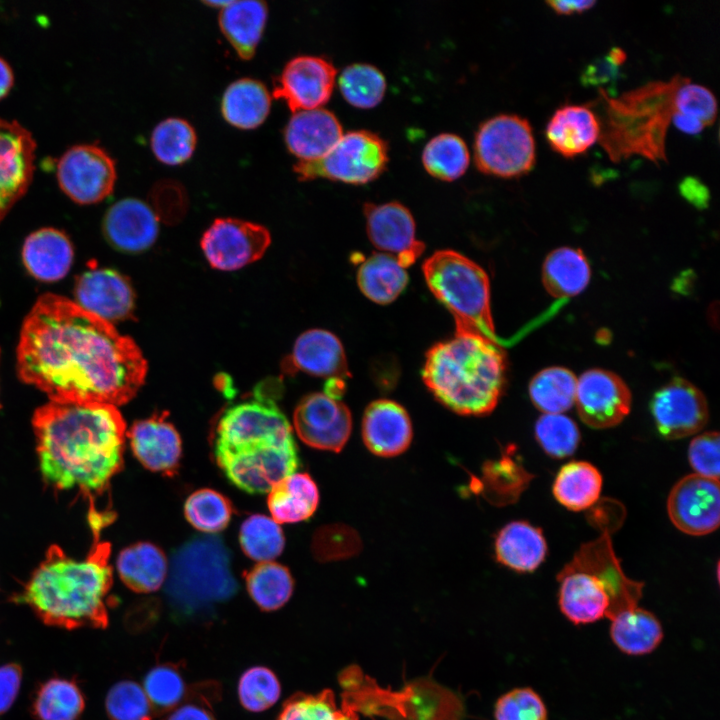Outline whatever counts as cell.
<instances>
[{"mask_svg": "<svg viewBox=\"0 0 720 720\" xmlns=\"http://www.w3.org/2000/svg\"><path fill=\"white\" fill-rule=\"evenodd\" d=\"M147 370L130 337L65 297L42 295L23 322L18 375L50 401L118 407L136 395Z\"/></svg>", "mask_w": 720, "mask_h": 720, "instance_id": "1", "label": "cell"}, {"mask_svg": "<svg viewBox=\"0 0 720 720\" xmlns=\"http://www.w3.org/2000/svg\"><path fill=\"white\" fill-rule=\"evenodd\" d=\"M32 426L43 480L56 491L77 489L92 506L123 466L120 411L105 403L49 401L34 412Z\"/></svg>", "mask_w": 720, "mask_h": 720, "instance_id": "2", "label": "cell"}, {"mask_svg": "<svg viewBox=\"0 0 720 720\" xmlns=\"http://www.w3.org/2000/svg\"><path fill=\"white\" fill-rule=\"evenodd\" d=\"M213 449L225 476L252 494L268 493L299 465L289 421L264 396L224 411L216 425Z\"/></svg>", "mask_w": 720, "mask_h": 720, "instance_id": "3", "label": "cell"}, {"mask_svg": "<svg viewBox=\"0 0 720 720\" xmlns=\"http://www.w3.org/2000/svg\"><path fill=\"white\" fill-rule=\"evenodd\" d=\"M110 544L95 543L86 558L69 557L51 545L26 583L19 600L46 625L65 628H106L107 596L113 573Z\"/></svg>", "mask_w": 720, "mask_h": 720, "instance_id": "4", "label": "cell"}, {"mask_svg": "<svg viewBox=\"0 0 720 720\" xmlns=\"http://www.w3.org/2000/svg\"><path fill=\"white\" fill-rule=\"evenodd\" d=\"M506 372V355L498 342L455 331L427 351L422 379L445 407L461 415L483 416L497 406Z\"/></svg>", "mask_w": 720, "mask_h": 720, "instance_id": "5", "label": "cell"}, {"mask_svg": "<svg viewBox=\"0 0 720 720\" xmlns=\"http://www.w3.org/2000/svg\"><path fill=\"white\" fill-rule=\"evenodd\" d=\"M687 77L651 81L610 97L598 89L602 103L599 144L614 163L638 155L656 164L667 162L665 141L675 113V95Z\"/></svg>", "mask_w": 720, "mask_h": 720, "instance_id": "6", "label": "cell"}, {"mask_svg": "<svg viewBox=\"0 0 720 720\" xmlns=\"http://www.w3.org/2000/svg\"><path fill=\"white\" fill-rule=\"evenodd\" d=\"M165 581L168 603L182 617L208 612L238 591L230 550L214 534L193 537L179 546L168 563Z\"/></svg>", "mask_w": 720, "mask_h": 720, "instance_id": "7", "label": "cell"}, {"mask_svg": "<svg viewBox=\"0 0 720 720\" xmlns=\"http://www.w3.org/2000/svg\"><path fill=\"white\" fill-rule=\"evenodd\" d=\"M426 284L455 320L456 330L498 342L490 309L486 271L453 250H439L423 264Z\"/></svg>", "mask_w": 720, "mask_h": 720, "instance_id": "8", "label": "cell"}, {"mask_svg": "<svg viewBox=\"0 0 720 720\" xmlns=\"http://www.w3.org/2000/svg\"><path fill=\"white\" fill-rule=\"evenodd\" d=\"M558 580L560 611L574 625L592 624L636 606L643 586L625 577L616 559L608 568H593L574 559Z\"/></svg>", "mask_w": 720, "mask_h": 720, "instance_id": "9", "label": "cell"}, {"mask_svg": "<svg viewBox=\"0 0 720 720\" xmlns=\"http://www.w3.org/2000/svg\"><path fill=\"white\" fill-rule=\"evenodd\" d=\"M474 158L485 174L518 178L535 166L536 147L530 122L516 114L483 121L475 134Z\"/></svg>", "mask_w": 720, "mask_h": 720, "instance_id": "10", "label": "cell"}, {"mask_svg": "<svg viewBox=\"0 0 720 720\" xmlns=\"http://www.w3.org/2000/svg\"><path fill=\"white\" fill-rule=\"evenodd\" d=\"M388 161L387 143L368 130L349 131L334 147L314 161H298L293 170L300 180L318 177L364 184L378 177Z\"/></svg>", "mask_w": 720, "mask_h": 720, "instance_id": "11", "label": "cell"}, {"mask_svg": "<svg viewBox=\"0 0 720 720\" xmlns=\"http://www.w3.org/2000/svg\"><path fill=\"white\" fill-rule=\"evenodd\" d=\"M57 180L62 191L73 201L98 203L114 189L115 161L97 145H75L60 157Z\"/></svg>", "mask_w": 720, "mask_h": 720, "instance_id": "12", "label": "cell"}, {"mask_svg": "<svg viewBox=\"0 0 720 720\" xmlns=\"http://www.w3.org/2000/svg\"><path fill=\"white\" fill-rule=\"evenodd\" d=\"M270 243L269 231L260 224L218 218L203 234L201 248L213 268L234 271L260 259Z\"/></svg>", "mask_w": 720, "mask_h": 720, "instance_id": "13", "label": "cell"}, {"mask_svg": "<svg viewBox=\"0 0 720 720\" xmlns=\"http://www.w3.org/2000/svg\"><path fill=\"white\" fill-rule=\"evenodd\" d=\"M650 408L657 430L670 440L701 431L709 418L702 391L680 377L673 378L654 393Z\"/></svg>", "mask_w": 720, "mask_h": 720, "instance_id": "14", "label": "cell"}, {"mask_svg": "<svg viewBox=\"0 0 720 720\" xmlns=\"http://www.w3.org/2000/svg\"><path fill=\"white\" fill-rule=\"evenodd\" d=\"M667 512L674 526L685 534L712 533L720 523L719 480L696 473L684 476L669 493Z\"/></svg>", "mask_w": 720, "mask_h": 720, "instance_id": "15", "label": "cell"}, {"mask_svg": "<svg viewBox=\"0 0 720 720\" xmlns=\"http://www.w3.org/2000/svg\"><path fill=\"white\" fill-rule=\"evenodd\" d=\"M631 402L628 386L611 371L590 369L577 379V412L582 422L591 428L618 425L629 414Z\"/></svg>", "mask_w": 720, "mask_h": 720, "instance_id": "16", "label": "cell"}, {"mask_svg": "<svg viewBox=\"0 0 720 720\" xmlns=\"http://www.w3.org/2000/svg\"><path fill=\"white\" fill-rule=\"evenodd\" d=\"M293 424L298 437L308 446L339 452L350 437L352 416L343 402L316 392L298 403Z\"/></svg>", "mask_w": 720, "mask_h": 720, "instance_id": "17", "label": "cell"}, {"mask_svg": "<svg viewBox=\"0 0 720 720\" xmlns=\"http://www.w3.org/2000/svg\"><path fill=\"white\" fill-rule=\"evenodd\" d=\"M336 69L322 57L301 55L286 63L274 82L273 95L293 111L320 108L332 94Z\"/></svg>", "mask_w": 720, "mask_h": 720, "instance_id": "18", "label": "cell"}, {"mask_svg": "<svg viewBox=\"0 0 720 720\" xmlns=\"http://www.w3.org/2000/svg\"><path fill=\"white\" fill-rule=\"evenodd\" d=\"M363 211L368 237L377 249L394 256L404 268L421 256L425 245L416 239L415 221L406 206L397 201L365 203Z\"/></svg>", "mask_w": 720, "mask_h": 720, "instance_id": "19", "label": "cell"}, {"mask_svg": "<svg viewBox=\"0 0 720 720\" xmlns=\"http://www.w3.org/2000/svg\"><path fill=\"white\" fill-rule=\"evenodd\" d=\"M35 149L26 128L17 121L0 119V221L32 181Z\"/></svg>", "mask_w": 720, "mask_h": 720, "instance_id": "20", "label": "cell"}, {"mask_svg": "<svg viewBox=\"0 0 720 720\" xmlns=\"http://www.w3.org/2000/svg\"><path fill=\"white\" fill-rule=\"evenodd\" d=\"M76 304L110 322L132 317L135 295L129 280L111 269H92L75 283Z\"/></svg>", "mask_w": 720, "mask_h": 720, "instance_id": "21", "label": "cell"}, {"mask_svg": "<svg viewBox=\"0 0 720 720\" xmlns=\"http://www.w3.org/2000/svg\"><path fill=\"white\" fill-rule=\"evenodd\" d=\"M282 370L291 375L302 371L328 379L344 380L350 376L341 341L324 329H310L302 333L295 341L291 354L283 361Z\"/></svg>", "mask_w": 720, "mask_h": 720, "instance_id": "22", "label": "cell"}, {"mask_svg": "<svg viewBox=\"0 0 720 720\" xmlns=\"http://www.w3.org/2000/svg\"><path fill=\"white\" fill-rule=\"evenodd\" d=\"M367 449L381 457L397 456L408 449L413 437L410 417L403 406L389 399L371 402L361 426Z\"/></svg>", "mask_w": 720, "mask_h": 720, "instance_id": "23", "label": "cell"}, {"mask_svg": "<svg viewBox=\"0 0 720 720\" xmlns=\"http://www.w3.org/2000/svg\"><path fill=\"white\" fill-rule=\"evenodd\" d=\"M104 234L117 249L138 253L151 247L159 233V221L144 201L125 198L114 203L103 221Z\"/></svg>", "mask_w": 720, "mask_h": 720, "instance_id": "24", "label": "cell"}, {"mask_svg": "<svg viewBox=\"0 0 720 720\" xmlns=\"http://www.w3.org/2000/svg\"><path fill=\"white\" fill-rule=\"evenodd\" d=\"M126 435L145 468L166 475L175 473L182 453L181 438L164 414L135 422Z\"/></svg>", "mask_w": 720, "mask_h": 720, "instance_id": "25", "label": "cell"}, {"mask_svg": "<svg viewBox=\"0 0 720 720\" xmlns=\"http://www.w3.org/2000/svg\"><path fill=\"white\" fill-rule=\"evenodd\" d=\"M342 135L338 118L321 107L294 112L284 129L286 147L299 161L323 157Z\"/></svg>", "mask_w": 720, "mask_h": 720, "instance_id": "26", "label": "cell"}, {"mask_svg": "<svg viewBox=\"0 0 720 720\" xmlns=\"http://www.w3.org/2000/svg\"><path fill=\"white\" fill-rule=\"evenodd\" d=\"M545 135L553 151L574 158L598 142L600 122L590 104H565L551 116Z\"/></svg>", "mask_w": 720, "mask_h": 720, "instance_id": "27", "label": "cell"}, {"mask_svg": "<svg viewBox=\"0 0 720 720\" xmlns=\"http://www.w3.org/2000/svg\"><path fill=\"white\" fill-rule=\"evenodd\" d=\"M22 257L26 269L36 279L53 282L68 273L73 261V248L63 232L42 228L26 238Z\"/></svg>", "mask_w": 720, "mask_h": 720, "instance_id": "28", "label": "cell"}, {"mask_svg": "<svg viewBox=\"0 0 720 720\" xmlns=\"http://www.w3.org/2000/svg\"><path fill=\"white\" fill-rule=\"evenodd\" d=\"M268 17L263 1H230L219 13L222 34L244 60L251 59L260 42Z\"/></svg>", "mask_w": 720, "mask_h": 720, "instance_id": "29", "label": "cell"}, {"mask_svg": "<svg viewBox=\"0 0 720 720\" xmlns=\"http://www.w3.org/2000/svg\"><path fill=\"white\" fill-rule=\"evenodd\" d=\"M496 559L517 572H532L544 561L547 543L542 530L526 521L505 525L495 539Z\"/></svg>", "mask_w": 720, "mask_h": 720, "instance_id": "30", "label": "cell"}, {"mask_svg": "<svg viewBox=\"0 0 720 720\" xmlns=\"http://www.w3.org/2000/svg\"><path fill=\"white\" fill-rule=\"evenodd\" d=\"M611 641L622 653L642 656L658 648L664 637L660 620L651 611L633 606L610 618Z\"/></svg>", "mask_w": 720, "mask_h": 720, "instance_id": "31", "label": "cell"}, {"mask_svg": "<svg viewBox=\"0 0 720 720\" xmlns=\"http://www.w3.org/2000/svg\"><path fill=\"white\" fill-rule=\"evenodd\" d=\"M122 582L132 591L150 593L157 591L165 582L168 561L156 545L141 542L123 549L116 560Z\"/></svg>", "mask_w": 720, "mask_h": 720, "instance_id": "32", "label": "cell"}, {"mask_svg": "<svg viewBox=\"0 0 720 720\" xmlns=\"http://www.w3.org/2000/svg\"><path fill=\"white\" fill-rule=\"evenodd\" d=\"M271 107V95L259 80L241 78L226 88L221 100L223 118L232 126L249 130L260 126Z\"/></svg>", "mask_w": 720, "mask_h": 720, "instance_id": "33", "label": "cell"}, {"mask_svg": "<svg viewBox=\"0 0 720 720\" xmlns=\"http://www.w3.org/2000/svg\"><path fill=\"white\" fill-rule=\"evenodd\" d=\"M268 493V508L278 524L309 519L319 503L317 485L306 473L284 477Z\"/></svg>", "mask_w": 720, "mask_h": 720, "instance_id": "34", "label": "cell"}, {"mask_svg": "<svg viewBox=\"0 0 720 720\" xmlns=\"http://www.w3.org/2000/svg\"><path fill=\"white\" fill-rule=\"evenodd\" d=\"M591 277L589 262L577 248L560 247L551 251L542 267V282L555 298H568L581 293Z\"/></svg>", "mask_w": 720, "mask_h": 720, "instance_id": "35", "label": "cell"}, {"mask_svg": "<svg viewBox=\"0 0 720 720\" xmlns=\"http://www.w3.org/2000/svg\"><path fill=\"white\" fill-rule=\"evenodd\" d=\"M408 274L399 261L386 253H373L361 261L357 283L371 301L385 305L393 302L406 289Z\"/></svg>", "mask_w": 720, "mask_h": 720, "instance_id": "36", "label": "cell"}, {"mask_svg": "<svg viewBox=\"0 0 720 720\" xmlns=\"http://www.w3.org/2000/svg\"><path fill=\"white\" fill-rule=\"evenodd\" d=\"M602 483V475L594 465L586 461H571L557 473L552 492L561 505L579 512L599 499Z\"/></svg>", "mask_w": 720, "mask_h": 720, "instance_id": "37", "label": "cell"}, {"mask_svg": "<svg viewBox=\"0 0 720 720\" xmlns=\"http://www.w3.org/2000/svg\"><path fill=\"white\" fill-rule=\"evenodd\" d=\"M577 377L565 367H548L530 381L529 396L543 414H562L575 403Z\"/></svg>", "mask_w": 720, "mask_h": 720, "instance_id": "38", "label": "cell"}, {"mask_svg": "<svg viewBox=\"0 0 720 720\" xmlns=\"http://www.w3.org/2000/svg\"><path fill=\"white\" fill-rule=\"evenodd\" d=\"M248 593L264 611H274L288 602L294 587L289 570L276 562H259L245 576Z\"/></svg>", "mask_w": 720, "mask_h": 720, "instance_id": "39", "label": "cell"}, {"mask_svg": "<svg viewBox=\"0 0 720 720\" xmlns=\"http://www.w3.org/2000/svg\"><path fill=\"white\" fill-rule=\"evenodd\" d=\"M84 707V697L76 683L53 678L38 689L32 710L39 720H77Z\"/></svg>", "mask_w": 720, "mask_h": 720, "instance_id": "40", "label": "cell"}, {"mask_svg": "<svg viewBox=\"0 0 720 720\" xmlns=\"http://www.w3.org/2000/svg\"><path fill=\"white\" fill-rule=\"evenodd\" d=\"M427 172L441 180L460 177L469 164V151L464 140L453 133H441L431 138L422 152Z\"/></svg>", "mask_w": 720, "mask_h": 720, "instance_id": "41", "label": "cell"}, {"mask_svg": "<svg viewBox=\"0 0 720 720\" xmlns=\"http://www.w3.org/2000/svg\"><path fill=\"white\" fill-rule=\"evenodd\" d=\"M197 135L185 119L170 117L159 122L151 134V149L155 157L167 165L188 161L195 150Z\"/></svg>", "mask_w": 720, "mask_h": 720, "instance_id": "42", "label": "cell"}, {"mask_svg": "<svg viewBox=\"0 0 720 720\" xmlns=\"http://www.w3.org/2000/svg\"><path fill=\"white\" fill-rule=\"evenodd\" d=\"M277 720H359L353 705H337L331 689L316 694L296 693L285 701Z\"/></svg>", "mask_w": 720, "mask_h": 720, "instance_id": "43", "label": "cell"}, {"mask_svg": "<svg viewBox=\"0 0 720 720\" xmlns=\"http://www.w3.org/2000/svg\"><path fill=\"white\" fill-rule=\"evenodd\" d=\"M239 542L243 552L258 562H268L283 551L285 539L280 525L272 518L255 514L241 525Z\"/></svg>", "mask_w": 720, "mask_h": 720, "instance_id": "44", "label": "cell"}, {"mask_svg": "<svg viewBox=\"0 0 720 720\" xmlns=\"http://www.w3.org/2000/svg\"><path fill=\"white\" fill-rule=\"evenodd\" d=\"M338 82L344 98L360 108L377 105L386 90V80L382 72L367 63L347 65L342 70Z\"/></svg>", "mask_w": 720, "mask_h": 720, "instance_id": "45", "label": "cell"}, {"mask_svg": "<svg viewBox=\"0 0 720 720\" xmlns=\"http://www.w3.org/2000/svg\"><path fill=\"white\" fill-rule=\"evenodd\" d=\"M233 508L230 501L212 489L193 492L185 501L184 515L187 521L205 534L224 530L231 520Z\"/></svg>", "mask_w": 720, "mask_h": 720, "instance_id": "46", "label": "cell"}, {"mask_svg": "<svg viewBox=\"0 0 720 720\" xmlns=\"http://www.w3.org/2000/svg\"><path fill=\"white\" fill-rule=\"evenodd\" d=\"M143 689L156 713L171 712L188 696L184 677L174 664H160L145 676Z\"/></svg>", "mask_w": 720, "mask_h": 720, "instance_id": "47", "label": "cell"}, {"mask_svg": "<svg viewBox=\"0 0 720 720\" xmlns=\"http://www.w3.org/2000/svg\"><path fill=\"white\" fill-rule=\"evenodd\" d=\"M535 437L549 456L565 458L577 449L580 431L576 423L563 414H543L536 421Z\"/></svg>", "mask_w": 720, "mask_h": 720, "instance_id": "48", "label": "cell"}, {"mask_svg": "<svg viewBox=\"0 0 720 720\" xmlns=\"http://www.w3.org/2000/svg\"><path fill=\"white\" fill-rule=\"evenodd\" d=\"M237 691L239 701L246 710L262 712L278 701L281 685L272 670L254 666L241 675Z\"/></svg>", "mask_w": 720, "mask_h": 720, "instance_id": "49", "label": "cell"}, {"mask_svg": "<svg viewBox=\"0 0 720 720\" xmlns=\"http://www.w3.org/2000/svg\"><path fill=\"white\" fill-rule=\"evenodd\" d=\"M105 707L111 720H154L156 715L144 689L131 680L117 682L111 687Z\"/></svg>", "mask_w": 720, "mask_h": 720, "instance_id": "50", "label": "cell"}, {"mask_svg": "<svg viewBox=\"0 0 720 720\" xmlns=\"http://www.w3.org/2000/svg\"><path fill=\"white\" fill-rule=\"evenodd\" d=\"M521 467L503 455L498 461H488L483 466V477L478 484L479 491L495 503L511 501L521 491L518 481Z\"/></svg>", "mask_w": 720, "mask_h": 720, "instance_id": "51", "label": "cell"}, {"mask_svg": "<svg viewBox=\"0 0 720 720\" xmlns=\"http://www.w3.org/2000/svg\"><path fill=\"white\" fill-rule=\"evenodd\" d=\"M362 542L357 531L345 524L320 528L313 539V552L320 561L351 558L361 551Z\"/></svg>", "mask_w": 720, "mask_h": 720, "instance_id": "52", "label": "cell"}, {"mask_svg": "<svg viewBox=\"0 0 720 720\" xmlns=\"http://www.w3.org/2000/svg\"><path fill=\"white\" fill-rule=\"evenodd\" d=\"M495 720H548V710L538 692L518 687L501 695L494 705Z\"/></svg>", "mask_w": 720, "mask_h": 720, "instance_id": "53", "label": "cell"}, {"mask_svg": "<svg viewBox=\"0 0 720 720\" xmlns=\"http://www.w3.org/2000/svg\"><path fill=\"white\" fill-rule=\"evenodd\" d=\"M675 113L696 120L705 127L710 126L717 116V100L707 87L691 83L686 78L675 95Z\"/></svg>", "mask_w": 720, "mask_h": 720, "instance_id": "54", "label": "cell"}, {"mask_svg": "<svg viewBox=\"0 0 720 720\" xmlns=\"http://www.w3.org/2000/svg\"><path fill=\"white\" fill-rule=\"evenodd\" d=\"M719 442L717 431H708L692 439L688 448V460L696 474L719 480Z\"/></svg>", "mask_w": 720, "mask_h": 720, "instance_id": "55", "label": "cell"}, {"mask_svg": "<svg viewBox=\"0 0 720 720\" xmlns=\"http://www.w3.org/2000/svg\"><path fill=\"white\" fill-rule=\"evenodd\" d=\"M218 688L197 687L189 691L186 699L171 711L167 720H216L210 704V696L217 695Z\"/></svg>", "mask_w": 720, "mask_h": 720, "instance_id": "56", "label": "cell"}, {"mask_svg": "<svg viewBox=\"0 0 720 720\" xmlns=\"http://www.w3.org/2000/svg\"><path fill=\"white\" fill-rule=\"evenodd\" d=\"M22 681V668L16 663L0 666V715L14 703Z\"/></svg>", "mask_w": 720, "mask_h": 720, "instance_id": "57", "label": "cell"}, {"mask_svg": "<svg viewBox=\"0 0 720 720\" xmlns=\"http://www.w3.org/2000/svg\"><path fill=\"white\" fill-rule=\"evenodd\" d=\"M619 65L607 54L590 63L583 71L581 81L583 85H601L616 79Z\"/></svg>", "mask_w": 720, "mask_h": 720, "instance_id": "58", "label": "cell"}, {"mask_svg": "<svg viewBox=\"0 0 720 720\" xmlns=\"http://www.w3.org/2000/svg\"><path fill=\"white\" fill-rule=\"evenodd\" d=\"M681 196L698 209H705L710 200L707 186L695 176H687L679 183Z\"/></svg>", "mask_w": 720, "mask_h": 720, "instance_id": "59", "label": "cell"}, {"mask_svg": "<svg viewBox=\"0 0 720 720\" xmlns=\"http://www.w3.org/2000/svg\"><path fill=\"white\" fill-rule=\"evenodd\" d=\"M596 4L594 0H578V1H546L548 5L558 15H571L574 13H583L593 8Z\"/></svg>", "mask_w": 720, "mask_h": 720, "instance_id": "60", "label": "cell"}, {"mask_svg": "<svg viewBox=\"0 0 720 720\" xmlns=\"http://www.w3.org/2000/svg\"><path fill=\"white\" fill-rule=\"evenodd\" d=\"M672 122L676 128L690 135H697L705 128L700 122L679 113L673 114Z\"/></svg>", "mask_w": 720, "mask_h": 720, "instance_id": "61", "label": "cell"}, {"mask_svg": "<svg viewBox=\"0 0 720 720\" xmlns=\"http://www.w3.org/2000/svg\"><path fill=\"white\" fill-rule=\"evenodd\" d=\"M13 82L14 76L10 65L0 57V100L10 92Z\"/></svg>", "mask_w": 720, "mask_h": 720, "instance_id": "62", "label": "cell"}, {"mask_svg": "<svg viewBox=\"0 0 720 720\" xmlns=\"http://www.w3.org/2000/svg\"><path fill=\"white\" fill-rule=\"evenodd\" d=\"M207 6H211L213 8H223L226 5L230 3V1H206L204 2Z\"/></svg>", "mask_w": 720, "mask_h": 720, "instance_id": "63", "label": "cell"}]
</instances>
